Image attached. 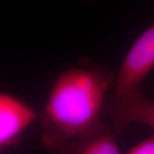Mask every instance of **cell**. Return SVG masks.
<instances>
[{
	"label": "cell",
	"mask_w": 154,
	"mask_h": 154,
	"mask_svg": "<svg viewBox=\"0 0 154 154\" xmlns=\"http://www.w3.org/2000/svg\"><path fill=\"white\" fill-rule=\"evenodd\" d=\"M154 69V22L128 51L112 85L113 96L140 92L145 79Z\"/></svg>",
	"instance_id": "2"
},
{
	"label": "cell",
	"mask_w": 154,
	"mask_h": 154,
	"mask_svg": "<svg viewBox=\"0 0 154 154\" xmlns=\"http://www.w3.org/2000/svg\"><path fill=\"white\" fill-rule=\"evenodd\" d=\"M38 118L32 105L14 95L0 92V154L17 144Z\"/></svg>",
	"instance_id": "4"
},
{
	"label": "cell",
	"mask_w": 154,
	"mask_h": 154,
	"mask_svg": "<svg viewBox=\"0 0 154 154\" xmlns=\"http://www.w3.org/2000/svg\"><path fill=\"white\" fill-rule=\"evenodd\" d=\"M116 134L109 126L94 135L67 144L58 154H122Z\"/></svg>",
	"instance_id": "5"
},
{
	"label": "cell",
	"mask_w": 154,
	"mask_h": 154,
	"mask_svg": "<svg viewBox=\"0 0 154 154\" xmlns=\"http://www.w3.org/2000/svg\"><path fill=\"white\" fill-rule=\"evenodd\" d=\"M115 75L101 66L70 67L60 73L39 115L45 148L57 153L67 144L110 126L103 115Z\"/></svg>",
	"instance_id": "1"
},
{
	"label": "cell",
	"mask_w": 154,
	"mask_h": 154,
	"mask_svg": "<svg viewBox=\"0 0 154 154\" xmlns=\"http://www.w3.org/2000/svg\"><path fill=\"white\" fill-rule=\"evenodd\" d=\"M105 115L116 134L123 133L133 123L144 124L154 130V99L141 91L125 96L111 95L106 101Z\"/></svg>",
	"instance_id": "3"
},
{
	"label": "cell",
	"mask_w": 154,
	"mask_h": 154,
	"mask_svg": "<svg viewBox=\"0 0 154 154\" xmlns=\"http://www.w3.org/2000/svg\"><path fill=\"white\" fill-rule=\"evenodd\" d=\"M126 154H154V133L150 137L131 146Z\"/></svg>",
	"instance_id": "6"
}]
</instances>
